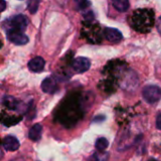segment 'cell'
<instances>
[{"instance_id":"cell-1","label":"cell","mask_w":161,"mask_h":161,"mask_svg":"<svg viewBox=\"0 0 161 161\" xmlns=\"http://www.w3.org/2000/svg\"><path fill=\"white\" fill-rule=\"evenodd\" d=\"M5 24L8 25L7 30H15V31H21L24 32L25 28L28 25V19L25 15L23 14H17L10 18H8Z\"/></svg>"},{"instance_id":"cell-2","label":"cell","mask_w":161,"mask_h":161,"mask_svg":"<svg viewBox=\"0 0 161 161\" xmlns=\"http://www.w3.org/2000/svg\"><path fill=\"white\" fill-rule=\"evenodd\" d=\"M142 96L149 104H155L161 98V89L155 85L145 86L142 90Z\"/></svg>"},{"instance_id":"cell-3","label":"cell","mask_w":161,"mask_h":161,"mask_svg":"<svg viewBox=\"0 0 161 161\" xmlns=\"http://www.w3.org/2000/svg\"><path fill=\"white\" fill-rule=\"evenodd\" d=\"M8 40L17 45H24L28 42L27 36L21 31H15V30H9L7 32Z\"/></svg>"},{"instance_id":"cell-4","label":"cell","mask_w":161,"mask_h":161,"mask_svg":"<svg viewBox=\"0 0 161 161\" xmlns=\"http://www.w3.org/2000/svg\"><path fill=\"white\" fill-rule=\"evenodd\" d=\"M91 67V61L84 57H78L73 61V69L77 74H83L87 72Z\"/></svg>"},{"instance_id":"cell-5","label":"cell","mask_w":161,"mask_h":161,"mask_svg":"<svg viewBox=\"0 0 161 161\" xmlns=\"http://www.w3.org/2000/svg\"><path fill=\"white\" fill-rule=\"evenodd\" d=\"M45 65V61L42 57H36L34 58H32L31 60H29L27 66L28 69L33 72V73H40L43 70Z\"/></svg>"},{"instance_id":"cell-6","label":"cell","mask_w":161,"mask_h":161,"mask_svg":"<svg viewBox=\"0 0 161 161\" xmlns=\"http://www.w3.org/2000/svg\"><path fill=\"white\" fill-rule=\"evenodd\" d=\"M42 92L49 93V94H53L55 92H57V91L58 90V84L56 83V81L52 78V77H47L45 78L41 86Z\"/></svg>"},{"instance_id":"cell-7","label":"cell","mask_w":161,"mask_h":161,"mask_svg":"<svg viewBox=\"0 0 161 161\" xmlns=\"http://www.w3.org/2000/svg\"><path fill=\"white\" fill-rule=\"evenodd\" d=\"M105 36L108 41L111 42H119L123 40V34L120 30L112 27H108L105 29Z\"/></svg>"},{"instance_id":"cell-8","label":"cell","mask_w":161,"mask_h":161,"mask_svg":"<svg viewBox=\"0 0 161 161\" xmlns=\"http://www.w3.org/2000/svg\"><path fill=\"white\" fill-rule=\"evenodd\" d=\"M3 145L7 151L13 152V151H16L20 147V142L17 140V138H15L14 136H7L4 139Z\"/></svg>"},{"instance_id":"cell-9","label":"cell","mask_w":161,"mask_h":161,"mask_svg":"<svg viewBox=\"0 0 161 161\" xmlns=\"http://www.w3.org/2000/svg\"><path fill=\"white\" fill-rule=\"evenodd\" d=\"M42 126L40 124H36L30 128L28 137L31 141L38 142L42 137Z\"/></svg>"},{"instance_id":"cell-10","label":"cell","mask_w":161,"mask_h":161,"mask_svg":"<svg viewBox=\"0 0 161 161\" xmlns=\"http://www.w3.org/2000/svg\"><path fill=\"white\" fill-rule=\"evenodd\" d=\"M112 5L120 12H125L129 8V2L126 0H114L112 1Z\"/></svg>"},{"instance_id":"cell-11","label":"cell","mask_w":161,"mask_h":161,"mask_svg":"<svg viewBox=\"0 0 161 161\" xmlns=\"http://www.w3.org/2000/svg\"><path fill=\"white\" fill-rule=\"evenodd\" d=\"M108 146V141L106 138H99L96 142H95V148L99 151V152H103L104 150H106Z\"/></svg>"},{"instance_id":"cell-12","label":"cell","mask_w":161,"mask_h":161,"mask_svg":"<svg viewBox=\"0 0 161 161\" xmlns=\"http://www.w3.org/2000/svg\"><path fill=\"white\" fill-rule=\"evenodd\" d=\"M108 157V153H103V152H97L95 153L92 158V160L91 161H106L107 158Z\"/></svg>"},{"instance_id":"cell-13","label":"cell","mask_w":161,"mask_h":161,"mask_svg":"<svg viewBox=\"0 0 161 161\" xmlns=\"http://www.w3.org/2000/svg\"><path fill=\"white\" fill-rule=\"evenodd\" d=\"M39 4H40L39 1H30V2H28V9H29V11L34 14L38 10Z\"/></svg>"},{"instance_id":"cell-14","label":"cell","mask_w":161,"mask_h":161,"mask_svg":"<svg viewBox=\"0 0 161 161\" xmlns=\"http://www.w3.org/2000/svg\"><path fill=\"white\" fill-rule=\"evenodd\" d=\"M157 127L161 129V113H158L157 116Z\"/></svg>"},{"instance_id":"cell-15","label":"cell","mask_w":161,"mask_h":161,"mask_svg":"<svg viewBox=\"0 0 161 161\" xmlns=\"http://www.w3.org/2000/svg\"><path fill=\"white\" fill-rule=\"evenodd\" d=\"M6 7H7V3L5 1H2L0 0V12L5 10L6 9Z\"/></svg>"},{"instance_id":"cell-16","label":"cell","mask_w":161,"mask_h":161,"mask_svg":"<svg viewBox=\"0 0 161 161\" xmlns=\"http://www.w3.org/2000/svg\"><path fill=\"white\" fill-rule=\"evenodd\" d=\"M157 27H158V30L159 34L161 35V16L159 17L158 21V24H157Z\"/></svg>"},{"instance_id":"cell-17","label":"cell","mask_w":161,"mask_h":161,"mask_svg":"<svg viewBox=\"0 0 161 161\" xmlns=\"http://www.w3.org/2000/svg\"><path fill=\"white\" fill-rule=\"evenodd\" d=\"M0 156H1V155H0Z\"/></svg>"}]
</instances>
